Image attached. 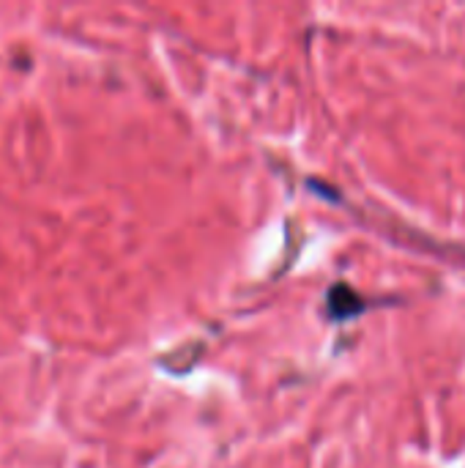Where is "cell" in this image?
I'll return each mask as SVG.
<instances>
[{"label":"cell","mask_w":465,"mask_h":468,"mask_svg":"<svg viewBox=\"0 0 465 468\" xmlns=\"http://www.w3.org/2000/svg\"><path fill=\"white\" fill-rule=\"evenodd\" d=\"M329 304H332V313L337 315V318H345V315H351V313H356L359 307V299L354 296V291H348V288H334L332 291V296H329Z\"/></svg>","instance_id":"cell-1"}]
</instances>
